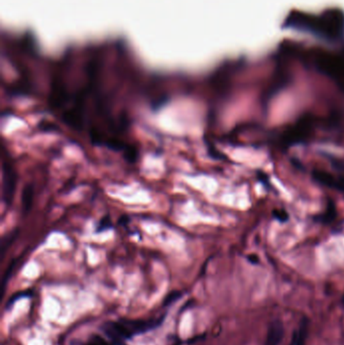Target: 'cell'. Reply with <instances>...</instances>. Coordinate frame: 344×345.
Segmentation results:
<instances>
[{
    "label": "cell",
    "mask_w": 344,
    "mask_h": 345,
    "mask_svg": "<svg viewBox=\"0 0 344 345\" xmlns=\"http://www.w3.org/2000/svg\"><path fill=\"white\" fill-rule=\"evenodd\" d=\"M33 186L29 184L23 188L22 191V196H21V207H22V213L24 215H27L32 208L33 202Z\"/></svg>",
    "instance_id": "obj_4"
},
{
    "label": "cell",
    "mask_w": 344,
    "mask_h": 345,
    "mask_svg": "<svg viewBox=\"0 0 344 345\" xmlns=\"http://www.w3.org/2000/svg\"><path fill=\"white\" fill-rule=\"evenodd\" d=\"M284 337V325L282 321L275 320L267 330L264 345H278Z\"/></svg>",
    "instance_id": "obj_3"
},
{
    "label": "cell",
    "mask_w": 344,
    "mask_h": 345,
    "mask_svg": "<svg viewBox=\"0 0 344 345\" xmlns=\"http://www.w3.org/2000/svg\"><path fill=\"white\" fill-rule=\"evenodd\" d=\"M111 226H112V223H111V219H110L109 215H105L103 218L99 221L96 230L99 232V231H102V230L109 229Z\"/></svg>",
    "instance_id": "obj_9"
},
{
    "label": "cell",
    "mask_w": 344,
    "mask_h": 345,
    "mask_svg": "<svg viewBox=\"0 0 344 345\" xmlns=\"http://www.w3.org/2000/svg\"><path fill=\"white\" fill-rule=\"evenodd\" d=\"M343 303H344V297H343Z\"/></svg>",
    "instance_id": "obj_12"
},
{
    "label": "cell",
    "mask_w": 344,
    "mask_h": 345,
    "mask_svg": "<svg viewBox=\"0 0 344 345\" xmlns=\"http://www.w3.org/2000/svg\"><path fill=\"white\" fill-rule=\"evenodd\" d=\"M182 296V293L181 292H178V291H173L171 292L169 295L167 296V298L164 299V306H168V305H171L172 303H174L175 301H177L178 299H179L180 297Z\"/></svg>",
    "instance_id": "obj_10"
},
{
    "label": "cell",
    "mask_w": 344,
    "mask_h": 345,
    "mask_svg": "<svg viewBox=\"0 0 344 345\" xmlns=\"http://www.w3.org/2000/svg\"><path fill=\"white\" fill-rule=\"evenodd\" d=\"M274 216L276 217L277 219H278L279 221H286L288 220V213L285 212V211H281V210H278V211H274Z\"/></svg>",
    "instance_id": "obj_11"
},
{
    "label": "cell",
    "mask_w": 344,
    "mask_h": 345,
    "mask_svg": "<svg viewBox=\"0 0 344 345\" xmlns=\"http://www.w3.org/2000/svg\"><path fill=\"white\" fill-rule=\"evenodd\" d=\"M85 345H111L108 341H106L103 337L99 335H92L89 338L88 342Z\"/></svg>",
    "instance_id": "obj_7"
},
{
    "label": "cell",
    "mask_w": 344,
    "mask_h": 345,
    "mask_svg": "<svg viewBox=\"0 0 344 345\" xmlns=\"http://www.w3.org/2000/svg\"><path fill=\"white\" fill-rule=\"evenodd\" d=\"M290 345H293V344H290Z\"/></svg>",
    "instance_id": "obj_13"
},
{
    "label": "cell",
    "mask_w": 344,
    "mask_h": 345,
    "mask_svg": "<svg viewBox=\"0 0 344 345\" xmlns=\"http://www.w3.org/2000/svg\"><path fill=\"white\" fill-rule=\"evenodd\" d=\"M17 234H18V229L16 228L15 230H12L11 232H9L4 237H2L1 245H0V253H1V257H3V255L5 254L6 249L12 245V242L15 241Z\"/></svg>",
    "instance_id": "obj_6"
},
{
    "label": "cell",
    "mask_w": 344,
    "mask_h": 345,
    "mask_svg": "<svg viewBox=\"0 0 344 345\" xmlns=\"http://www.w3.org/2000/svg\"><path fill=\"white\" fill-rule=\"evenodd\" d=\"M163 323V318L150 320H131L120 319L117 321L107 322L103 325L104 333L115 345H124V341L139 335L145 332L155 329Z\"/></svg>",
    "instance_id": "obj_1"
},
{
    "label": "cell",
    "mask_w": 344,
    "mask_h": 345,
    "mask_svg": "<svg viewBox=\"0 0 344 345\" xmlns=\"http://www.w3.org/2000/svg\"><path fill=\"white\" fill-rule=\"evenodd\" d=\"M308 325H309L308 320L304 319L300 325V328L297 331H294V333H293V339L291 344L306 345V340H307V335H308Z\"/></svg>",
    "instance_id": "obj_5"
},
{
    "label": "cell",
    "mask_w": 344,
    "mask_h": 345,
    "mask_svg": "<svg viewBox=\"0 0 344 345\" xmlns=\"http://www.w3.org/2000/svg\"><path fill=\"white\" fill-rule=\"evenodd\" d=\"M31 296V293L30 292H25V291H22V292H18L16 294H15V295H12L9 299V301L7 302V308L8 307H11L12 305H14L16 301H18L19 299L21 298H24V297H29Z\"/></svg>",
    "instance_id": "obj_8"
},
{
    "label": "cell",
    "mask_w": 344,
    "mask_h": 345,
    "mask_svg": "<svg viewBox=\"0 0 344 345\" xmlns=\"http://www.w3.org/2000/svg\"><path fill=\"white\" fill-rule=\"evenodd\" d=\"M3 183H2V196L7 206H9L14 200L16 188V173L9 163H3Z\"/></svg>",
    "instance_id": "obj_2"
}]
</instances>
